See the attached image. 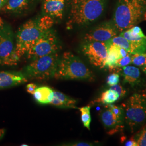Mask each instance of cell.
<instances>
[{"mask_svg":"<svg viewBox=\"0 0 146 146\" xmlns=\"http://www.w3.org/2000/svg\"><path fill=\"white\" fill-rule=\"evenodd\" d=\"M131 63L134 66L142 67L146 64V52L131 54Z\"/></svg>","mask_w":146,"mask_h":146,"instance_id":"7402d4cb","label":"cell"},{"mask_svg":"<svg viewBox=\"0 0 146 146\" xmlns=\"http://www.w3.org/2000/svg\"><path fill=\"white\" fill-rule=\"evenodd\" d=\"M27 81L26 76L21 72H0V89L25 84Z\"/></svg>","mask_w":146,"mask_h":146,"instance_id":"7c38bea8","label":"cell"},{"mask_svg":"<svg viewBox=\"0 0 146 146\" xmlns=\"http://www.w3.org/2000/svg\"><path fill=\"white\" fill-rule=\"evenodd\" d=\"M46 31L40 25L38 18L31 19L19 28L16 34L15 42L16 54L19 60Z\"/></svg>","mask_w":146,"mask_h":146,"instance_id":"277c9868","label":"cell"},{"mask_svg":"<svg viewBox=\"0 0 146 146\" xmlns=\"http://www.w3.org/2000/svg\"><path fill=\"white\" fill-rule=\"evenodd\" d=\"M119 99L120 96L119 94L115 90L110 88L104 92L99 98L94 101V102L107 105L113 104Z\"/></svg>","mask_w":146,"mask_h":146,"instance_id":"ffe728a7","label":"cell"},{"mask_svg":"<svg viewBox=\"0 0 146 146\" xmlns=\"http://www.w3.org/2000/svg\"><path fill=\"white\" fill-rule=\"evenodd\" d=\"M107 106L111 111L114 114V115L121 121L125 120V112L122 107L116 106L115 104H107Z\"/></svg>","mask_w":146,"mask_h":146,"instance_id":"603a6c76","label":"cell"},{"mask_svg":"<svg viewBox=\"0 0 146 146\" xmlns=\"http://www.w3.org/2000/svg\"><path fill=\"white\" fill-rule=\"evenodd\" d=\"M110 89L114 90L115 92H116L119 95L120 99H121L124 96H125V94L127 93V91L125 89H124L121 84H119L111 86Z\"/></svg>","mask_w":146,"mask_h":146,"instance_id":"4316f807","label":"cell"},{"mask_svg":"<svg viewBox=\"0 0 146 146\" xmlns=\"http://www.w3.org/2000/svg\"><path fill=\"white\" fill-rule=\"evenodd\" d=\"M37 88V86L35 84H33V83L28 84L26 86L27 92L28 93L33 95L35 92Z\"/></svg>","mask_w":146,"mask_h":146,"instance_id":"83f0119b","label":"cell"},{"mask_svg":"<svg viewBox=\"0 0 146 146\" xmlns=\"http://www.w3.org/2000/svg\"><path fill=\"white\" fill-rule=\"evenodd\" d=\"M66 26L68 29L87 26L103 14L105 0H69Z\"/></svg>","mask_w":146,"mask_h":146,"instance_id":"6da1fadb","label":"cell"},{"mask_svg":"<svg viewBox=\"0 0 146 146\" xmlns=\"http://www.w3.org/2000/svg\"><path fill=\"white\" fill-rule=\"evenodd\" d=\"M110 43L125 49L131 54L146 52V45L130 42L120 35L113 37Z\"/></svg>","mask_w":146,"mask_h":146,"instance_id":"9a60e30c","label":"cell"},{"mask_svg":"<svg viewBox=\"0 0 146 146\" xmlns=\"http://www.w3.org/2000/svg\"><path fill=\"white\" fill-rule=\"evenodd\" d=\"M100 116L104 128L110 135H113L116 133L123 127V122L120 121L106 105L105 108L100 113Z\"/></svg>","mask_w":146,"mask_h":146,"instance_id":"8fae6325","label":"cell"},{"mask_svg":"<svg viewBox=\"0 0 146 146\" xmlns=\"http://www.w3.org/2000/svg\"><path fill=\"white\" fill-rule=\"evenodd\" d=\"M143 20H145L146 21V12L145 13L143 16Z\"/></svg>","mask_w":146,"mask_h":146,"instance_id":"836d02e7","label":"cell"},{"mask_svg":"<svg viewBox=\"0 0 146 146\" xmlns=\"http://www.w3.org/2000/svg\"><path fill=\"white\" fill-rule=\"evenodd\" d=\"M33 95L38 104H48L53 99L54 90L47 86L40 87L37 88Z\"/></svg>","mask_w":146,"mask_h":146,"instance_id":"ac0fdd59","label":"cell"},{"mask_svg":"<svg viewBox=\"0 0 146 146\" xmlns=\"http://www.w3.org/2000/svg\"><path fill=\"white\" fill-rule=\"evenodd\" d=\"M137 146H146V127L134 137Z\"/></svg>","mask_w":146,"mask_h":146,"instance_id":"d4e9b609","label":"cell"},{"mask_svg":"<svg viewBox=\"0 0 146 146\" xmlns=\"http://www.w3.org/2000/svg\"><path fill=\"white\" fill-rule=\"evenodd\" d=\"M131 63V54L128 55L124 58H121L116 60L115 63V69L129 66Z\"/></svg>","mask_w":146,"mask_h":146,"instance_id":"cb8c5ba5","label":"cell"},{"mask_svg":"<svg viewBox=\"0 0 146 146\" xmlns=\"http://www.w3.org/2000/svg\"><path fill=\"white\" fill-rule=\"evenodd\" d=\"M57 80L93 81V73L82 61L70 52H65L60 58L54 77Z\"/></svg>","mask_w":146,"mask_h":146,"instance_id":"3957f363","label":"cell"},{"mask_svg":"<svg viewBox=\"0 0 146 146\" xmlns=\"http://www.w3.org/2000/svg\"><path fill=\"white\" fill-rule=\"evenodd\" d=\"M125 145V146H137V144L134 137L133 136L129 140L126 141Z\"/></svg>","mask_w":146,"mask_h":146,"instance_id":"f1b7e54d","label":"cell"},{"mask_svg":"<svg viewBox=\"0 0 146 146\" xmlns=\"http://www.w3.org/2000/svg\"><path fill=\"white\" fill-rule=\"evenodd\" d=\"M123 77V82L129 84L131 87L138 84L140 80V69L135 66H127L121 68Z\"/></svg>","mask_w":146,"mask_h":146,"instance_id":"e0dca14e","label":"cell"},{"mask_svg":"<svg viewBox=\"0 0 146 146\" xmlns=\"http://www.w3.org/2000/svg\"><path fill=\"white\" fill-rule=\"evenodd\" d=\"M60 44L56 31L52 28L44 32L26 54L28 60L58 52Z\"/></svg>","mask_w":146,"mask_h":146,"instance_id":"ba28073f","label":"cell"},{"mask_svg":"<svg viewBox=\"0 0 146 146\" xmlns=\"http://www.w3.org/2000/svg\"><path fill=\"white\" fill-rule=\"evenodd\" d=\"M7 1V0H0V11L3 8V7L5 5Z\"/></svg>","mask_w":146,"mask_h":146,"instance_id":"4dcf8cb0","label":"cell"},{"mask_svg":"<svg viewBox=\"0 0 146 146\" xmlns=\"http://www.w3.org/2000/svg\"><path fill=\"white\" fill-rule=\"evenodd\" d=\"M60 58L57 52L32 60L25 68L26 77L39 80L53 78Z\"/></svg>","mask_w":146,"mask_h":146,"instance_id":"5b68a950","label":"cell"},{"mask_svg":"<svg viewBox=\"0 0 146 146\" xmlns=\"http://www.w3.org/2000/svg\"><path fill=\"white\" fill-rule=\"evenodd\" d=\"M142 68V71L144 72L145 73H146V64L145 66H144L143 67H141Z\"/></svg>","mask_w":146,"mask_h":146,"instance_id":"d6a6232c","label":"cell"},{"mask_svg":"<svg viewBox=\"0 0 146 146\" xmlns=\"http://www.w3.org/2000/svg\"><path fill=\"white\" fill-rule=\"evenodd\" d=\"M19 61L11 28L0 17V65L13 66Z\"/></svg>","mask_w":146,"mask_h":146,"instance_id":"8992f818","label":"cell"},{"mask_svg":"<svg viewBox=\"0 0 146 146\" xmlns=\"http://www.w3.org/2000/svg\"><path fill=\"white\" fill-rule=\"evenodd\" d=\"M90 105L79 108L78 110L81 112V119L84 127H86L89 131L90 130V125L91 123V115H90Z\"/></svg>","mask_w":146,"mask_h":146,"instance_id":"44dd1931","label":"cell"},{"mask_svg":"<svg viewBox=\"0 0 146 146\" xmlns=\"http://www.w3.org/2000/svg\"><path fill=\"white\" fill-rule=\"evenodd\" d=\"M107 84H108L110 86H112L115 84H119L120 81V75L119 74L116 73H113L107 78Z\"/></svg>","mask_w":146,"mask_h":146,"instance_id":"484cf974","label":"cell"},{"mask_svg":"<svg viewBox=\"0 0 146 146\" xmlns=\"http://www.w3.org/2000/svg\"><path fill=\"white\" fill-rule=\"evenodd\" d=\"M65 6L66 0H44L43 11L44 15L61 20L63 17Z\"/></svg>","mask_w":146,"mask_h":146,"instance_id":"5bb4252c","label":"cell"},{"mask_svg":"<svg viewBox=\"0 0 146 146\" xmlns=\"http://www.w3.org/2000/svg\"><path fill=\"white\" fill-rule=\"evenodd\" d=\"M125 120L133 132L146 121V100L139 94H134L123 105Z\"/></svg>","mask_w":146,"mask_h":146,"instance_id":"52a82bcc","label":"cell"},{"mask_svg":"<svg viewBox=\"0 0 146 146\" xmlns=\"http://www.w3.org/2000/svg\"><path fill=\"white\" fill-rule=\"evenodd\" d=\"M77 101L58 91H54V97L49 104L55 107L63 108H77Z\"/></svg>","mask_w":146,"mask_h":146,"instance_id":"2e32d148","label":"cell"},{"mask_svg":"<svg viewBox=\"0 0 146 146\" xmlns=\"http://www.w3.org/2000/svg\"><path fill=\"white\" fill-rule=\"evenodd\" d=\"M121 58L122 57L120 54L119 47L110 43L108 55L104 63V68H108L110 71L115 70L116 61Z\"/></svg>","mask_w":146,"mask_h":146,"instance_id":"d6986e66","label":"cell"},{"mask_svg":"<svg viewBox=\"0 0 146 146\" xmlns=\"http://www.w3.org/2000/svg\"><path fill=\"white\" fill-rule=\"evenodd\" d=\"M36 0H7L0 11L6 14L24 13L34 4Z\"/></svg>","mask_w":146,"mask_h":146,"instance_id":"4fadbf2b","label":"cell"},{"mask_svg":"<svg viewBox=\"0 0 146 146\" xmlns=\"http://www.w3.org/2000/svg\"><path fill=\"white\" fill-rule=\"evenodd\" d=\"M71 146H93L92 143H88V142H76L74 143H72L70 145Z\"/></svg>","mask_w":146,"mask_h":146,"instance_id":"f546056e","label":"cell"},{"mask_svg":"<svg viewBox=\"0 0 146 146\" xmlns=\"http://www.w3.org/2000/svg\"><path fill=\"white\" fill-rule=\"evenodd\" d=\"M146 11V0H118L113 19L118 32L137 25Z\"/></svg>","mask_w":146,"mask_h":146,"instance_id":"7a4b0ae2","label":"cell"},{"mask_svg":"<svg viewBox=\"0 0 146 146\" xmlns=\"http://www.w3.org/2000/svg\"><path fill=\"white\" fill-rule=\"evenodd\" d=\"M21 146H28V145H21Z\"/></svg>","mask_w":146,"mask_h":146,"instance_id":"e575fe53","label":"cell"},{"mask_svg":"<svg viewBox=\"0 0 146 146\" xmlns=\"http://www.w3.org/2000/svg\"><path fill=\"white\" fill-rule=\"evenodd\" d=\"M5 133V130L3 129H0V139L3 136L4 134Z\"/></svg>","mask_w":146,"mask_h":146,"instance_id":"1f68e13d","label":"cell"},{"mask_svg":"<svg viewBox=\"0 0 146 146\" xmlns=\"http://www.w3.org/2000/svg\"><path fill=\"white\" fill-rule=\"evenodd\" d=\"M118 33L113 20L105 21L87 33L84 36V41L108 42Z\"/></svg>","mask_w":146,"mask_h":146,"instance_id":"30bf717a","label":"cell"},{"mask_svg":"<svg viewBox=\"0 0 146 146\" xmlns=\"http://www.w3.org/2000/svg\"><path fill=\"white\" fill-rule=\"evenodd\" d=\"M110 46V41L107 42L84 41L81 50L91 64L96 67L104 68Z\"/></svg>","mask_w":146,"mask_h":146,"instance_id":"9c48e42d","label":"cell"}]
</instances>
